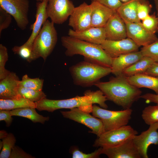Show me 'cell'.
Masks as SVG:
<instances>
[{
	"mask_svg": "<svg viewBox=\"0 0 158 158\" xmlns=\"http://www.w3.org/2000/svg\"><path fill=\"white\" fill-rule=\"evenodd\" d=\"M111 101L124 109L131 108L141 95L139 88L131 84L125 75L111 77L109 81L94 85Z\"/></svg>",
	"mask_w": 158,
	"mask_h": 158,
	"instance_id": "1",
	"label": "cell"
},
{
	"mask_svg": "<svg viewBox=\"0 0 158 158\" xmlns=\"http://www.w3.org/2000/svg\"><path fill=\"white\" fill-rule=\"evenodd\" d=\"M62 45L66 49L65 54L71 56L75 55L84 56L85 60L111 68L112 58L101 44H94L69 36L61 38Z\"/></svg>",
	"mask_w": 158,
	"mask_h": 158,
	"instance_id": "2",
	"label": "cell"
},
{
	"mask_svg": "<svg viewBox=\"0 0 158 158\" xmlns=\"http://www.w3.org/2000/svg\"><path fill=\"white\" fill-rule=\"evenodd\" d=\"M99 102V96L95 92L87 90L83 96H77L73 98L61 100L50 99L45 98L35 103L36 109L39 111L52 112L59 109H70L78 108L90 113L92 112L93 104H98Z\"/></svg>",
	"mask_w": 158,
	"mask_h": 158,
	"instance_id": "3",
	"label": "cell"
},
{
	"mask_svg": "<svg viewBox=\"0 0 158 158\" xmlns=\"http://www.w3.org/2000/svg\"><path fill=\"white\" fill-rule=\"evenodd\" d=\"M69 70L74 84L83 87L94 85L111 73V68L86 60L72 66Z\"/></svg>",
	"mask_w": 158,
	"mask_h": 158,
	"instance_id": "4",
	"label": "cell"
},
{
	"mask_svg": "<svg viewBox=\"0 0 158 158\" xmlns=\"http://www.w3.org/2000/svg\"><path fill=\"white\" fill-rule=\"evenodd\" d=\"M57 40V33L54 24L47 20L32 43L33 61L41 57L45 61L53 51Z\"/></svg>",
	"mask_w": 158,
	"mask_h": 158,
	"instance_id": "5",
	"label": "cell"
},
{
	"mask_svg": "<svg viewBox=\"0 0 158 158\" xmlns=\"http://www.w3.org/2000/svg\"><path fill=\"white\" fill-rule=\"evenodd\" d=\"M131 108L123 110L112 111L93 105L92 115L102 121L104 132L127 125L131 118Z\"/></svg>",
	"mask_w": 158,
	"mask_h": 158,
	"instance_id": "6",
	"label": "cell"
},
{
	"mask_svg": "<svg viewBox=\"0 0 158 158\" xmlns=\"http://www.w3.org/2000/svg\"><path fill=\"white\" fill-rule=\"evenodd\" d=\"M138 133L131 126L126 125L104 132L97 137L93 146L96 147L116 146L133 138Z\"/></svg>",
	"mask_w": 158,
	"mask_h": 158,
	"instance_id": "7",
	"label": "cell"
},
{
	"mask_svg": "<svg viewBox=\"0 0 158 158\" xmlns=\"http://www.w3.org/2000/svg\"><path fill=\"white\" fill-rule=\"evenodd\" d=\"M29 5L28 0H0V7L13 17L22 30L26 29L29 23Z\"/></svg>",
	"mask_w": 158,
	"mask_h": 158,
	"instance_id": "8",
	"label": "cell"
},
{
	"mask_svg": "<svg viewBox=\"0 0 158 158\" xmlns=\"http://www.w3.org/2000/svg\"><path fill=\"white\" fill-rule=\"evenodd\" d=\"M60 112L64 117L83 124L91 129L90 132L95 134L97 137L104 132L103 123L99 118L79 108Z\"/></svg>",
	"mask_w": 158,
	"mask_h": 158,
	"instance_id": "9",
	"label": "cell"
},
{
	"mask_svg": "<svg viewBox=\"0 0 158 158\" xmlns=\"http://www.w3.org/2000/svg\"><path fill=\"white\" fill-rule=\"evenodd\" d=\"M75 8L70 0H48L46 10L52 23L61 24L67 20Z\"/></svg>",
	"mask_w": 158,
	"mask_h": 158,
	"instance_id": "10",
	"label": "cell"
},
{
	"mask_svg": "<svg viewBox=\"0 0 158 158\" xmlns=\"http://www.w3.org/2000/svg\"><path fill=\"white\" fill-rule=\"evenodd\" d=\"M91 8L85 2L75 7L70 16L68 25L77 32L83 31L91 27Z\"/></svg>",
	"mask_w": 158,
	"mask_h": 158,
	"instance_id": "11",
	"label": "cell"
},
{
	"mask_svg": "<svg viewBox=\"0 0 158 158\" xmlns=\"http://www.w3.org/2000/svg\"><path fill=\"white\" fill-rule=\"evenodd\" d=\"M141 158H148L147 150L152 144L158 145V122L150 125L147 130L133 138Z\"/></svg>",
	"mask_w": 158,
	"mask_h": 158,
	"instance_id": "12",
	"label": "cell"
},
{
	"mask_svg": "<svg viewBox=\"0 0 158 158\" xmlns=\"http://www.w3.org/2000/svg\"><path fill=\"white\" fill-rule=\"evenodd\" d=\"M127 37L133 41L140 47L148 45L157 39L155 34L147 30L140 22L125 23Z\"/></svg>",
	"mask_w": 158,
	"mask_h": 158,
	"instance_id": "13",
	"label": "cell"
},
{
	"mask_svg": "<svg viewBox=\"0 0 158 158\" xmlns=\"http://www.w3.org/2000/svg\"><path fill=\"white\" fill-rule=\"evenodd\" d=\"M101 45L112 58L138 51L140 47L132 39L128 37L116 41L106 40Z\"/></svg>",
	"mask_w": 158,
	"mask_h": 158,
	"instance_id": "14",
	"label": "cell"
},
{
	"mask_svg": "<svg viewBox=\"0 0 158 158\" xmlns=\"http://www.w3.org/2000/svg\"><path fill=\"white\" fill-rule=\"evenodd\" d=\"M133 138L116 146L102 147V154L109 158H141Z\"/></svg>",
	"mask_w": 158,
	"mask_h": 158,
	"instance_id": "15",
	"label": "cell"
},
{
	"mask_svg": "<svg viewBox=\"0 0 158 158\" xmlns=\"http://www.w3.org/2000/svg\"><path fill=\"white\" fill-rule=\"evenodd\" d=\"M104 27L106 40L116 41L127 37L126 23L116 11L109 19Z\"/></svg>",
	"mask_w": 158,
	"mask_h": 158,
	"instance_id": "16",
	"label": "cell"
},
{
	"mask_svg": "<svg viewBox=\"0 0 158 158\" xmlns=\"http://www.w3.org/2000/svg\"><path fill=\"white\" fill-rule=\"evenodd\" d=\"M143 56L140 51L123 54L112 58L111 73L115 76L124 75L125 71Z\"/></svg>",
	"mask_w": 158,
	"mask_h": 158,
	"instance_id": "17",
	"label": "cell"
},
{
	"mask_svg": "<svg viewBox=\"0 0 158 158\" xmlns=\"http://www.w3.org/2000/svg\"><path fill=\"white\" fill-rule=\"evenodd\" d=\"M69 36L90 43L101 44L106 40L104 27H91L81 31H75L69 29Z\"/></svg>",
	"mask_w": 158,
	"mask_h": 158,
	"instance_id": "18",
	"label": "cell"
},
{
	"mask_svg": "<svg viewBox=\"0 0 158 158\" xmlns=\"http://www.w3.org/2000/svg\"><path fill=\"white\" fill-rule=\"evenodd\" d=\"M20 80L16 73L11 72L0 80V98L17 99L21 97L18 91Z\"/></svg>",
	"mask_w": 158,
	"mask_h": 158,
	"instance_id": "19",
	"label": "cell"
},
{
	"mask_svg": "<svg viewBox=\"0 0 158 158\" xmlns=\"http://www.w3.org/2000/svg\"><path fill=\"white\" fill-rule=\"evenodd\" d=\"M48 0H43L42 2H37L36 4L35 20L30 26L32 30L31 34L27 41L24 44L32 46L35 38L40 30L43 25L47 20L48 17L46 8Z\"/></svg>",
	"mask_w": 158,
	"mask_h": 158,
	"instance_id": "20",
	"label": "cell"
},
{
	"mask_svg": "<svg viewBox=\"0 0 158 158\" xmlns=\"http://www.w3.org/2000/svg\"><path fill=\"white\" fill-rule=\"evenodd\" d=\"M91 27H103L110 18L116 11L96 2H92Z\"/></svg>",
	"mask_w": 158,
	"mask_h": 158,
	"instance_id": "21",
	"label": "cell"
},
{
	"mask_svg": "<svg viewBox=\"0 0 158 158\" xmlns=\"http://www.w3.org/2000/svg\"><path fill=\"white\" fill-rule=\"evenodd\" d=\"M128 81L139 88L144 87L151 89L158 95V77L145 74L126 76Z\"/></svg>",
	"mask_w": 158,
	"mask_h": 158,
	"instance_id": "22",
	"label": "cell"
},
{
	"mask_svg": "<svg viewBox=\"0 0 158 158\" xmlns=\"http://www.w3.org/2000/svg\"><path fill=\"white\" fill-rule=\"evenodd\" d=\"M139 0H132L122 3L116 12L125 23L140 22L137 15Z\"/></svg>",
	"mask_w": 158,
	"mask_h": 158,
	"instance_id": "23",
	"label": "cell"
},
{
	"mask_svg": "<svg viewBox=\"0 0 158 158\" xmlns=\"http://www.w3.org/2000/svg\"><path fill=\"white\" fill-rule=\"evenodd\" d=\"M36 108L25 107L10 110L12 116H17L27 118L34 123H40L44 124L49 119L48 116L45 117L38 114L36 111Z\"/></svg>",
	"mask_w": 158,
	"mask_h": 158,
	"instance_id": "24",
	"label": "cell"
},
{
	"mask_svg": "<svg viewBox=\"0 0 158 158\" xmlns=\"http://www.w3.org/2000/svg\"><path fill=\"white\" fill-rule=\"evenodd\" d=\"M25 107L36 108V103L23 97L17 99H0V109L11 110Z\"/></svg>",
	"mask_w": 158,
	"mask_h": 158,
	"instance_id": "25",
	"label": "cell"
},
{
	"mask_svg": "<svg viewBox=\"0 0 158 158\" xmlns=\"http://www.w3.org/2000/svg\"><path fill=\"white\" fill-rule=\"evenodd\" d=\"M154 61L149 57L143 56L126 69L123 73L126 76L144 74Z\"/></svg>",
	"mask_w": 158,
	"mask_h": 158,
	"instance_id": "26",
	"label": "cell"
},
{
	"mask_svg": "<svg viewBox=\"0 0 158 158\" xmlns=\"http://www.w3.org/2000/svg\"><path fill=\"white\" fill-rule=\"evenodd\" d=\"M18 91L21 97L31 102H35L46 98V95L42 91L19 86Z\"/></svg>",
	"mask_w": 158,
	"mask_h": 158,
	"instance_id": "27",
	"label": "cell"
},
{
	"mask_svg": "<svg viewBox=\"0 0 158 158\" xmlns=\"http://www.w3.org/2000/svg\"><path fill=\"white\" fill-rule=\"evenodd\" d=\"M141 116L147 125L158 122V104L145 107L142 111Z\"/></svg>",
	"mask_w": 158,
	"mask_h": 158,
	"instance_id": "28",
	"label": "cell"
},
{
	"mask_svg": "<svg viewBox=\"0 0 158 158\" xmlns=\"http://www.w3.org/2000/svg\"><path fill=\"white\" fill-rule=\"evenodd\" d=\"M44 82V79L37 78H31L27 74L24 75L19 83V86L42 91Z\"/></svg>",
	"mask_w": 158,
	"mask_h": 158,
	"instance_id": "29",
	"label": "cell"
},
{
	"mask_svg": "<svg viewBox=\"0 0 158 158\" xmlns=\"http://www.w3.org/2000/svg\"><path fill=\"white\" fill-rule=\"evenodd\" d=\"M3 147L0 154V158H9L12 150L15 146L16 140L14 135L8 133L5 138L2 139Z\"/></svg>",
	"mask_w": 158,
	"mask_h": 158,
	"instance_id": "30",
	"label": "cell"
},
{
	"mask_svg": "<svg viewBox=\"0 0 158 158\" xmlns=\"http://www.w3.org/2000/svg\"><path fill=\"white\" fill-rule=\"evenodd\" d=\"M12 50L14 54L18 55L28 62L30 63L33 61L32 46L23 44L20 46H14Z\"/></svg>",
	"mask_w": 158,
	"mask_h": 158,
	"instance_id": "31",
	"label": "cell"
},
{
	"mask_svg": "<svg viewBox=\"0 0 158 158\" xmlns=\"http://www.w3.org/2000/svg\"><path fill=\"white\" fill-rule=\"evenodd\" d=\"M143 56L158 62V38L154 42L146 46L143 47L140 50Z\"/></svg>",
	"mask_w": 158,
	"mask_h": 158,
	"instance_id": "32",
	"label": "cell"
},
{
	"mask_svg": "<svg viewBox=\"0 0 158 158\" xmlns=\"http://www.w3.org/2000/svg\"><path fill=\"white\" fill-rule=\"evenodd\" d=\"M8 58L6 47L2 44H0V80L7 76L11 72L5 67Z\"/></svg>",
	"mask_w": 158,
	"mask_h": 158,
	"instance_id": "33",
	"label": "cell"
},
{
	"mask_svg": "<svg viewBox=\"0 0 158 158\" xmlns=\"http://www.w3.org/2000/svg\"><path fill=\"white\" fill-rule=\"evenodd\" d=\"M152 6L147 0H139L137 6V15L139 19L142 20L150 12Z\"/></svg>",
	"mask_w": 158,
	"mask_h": 158,
	"instance_id": "34",
	"label": "cell"
},
{
	"mask_svg": "<svg viewBox=\"0 0 158 158\" xmlns=\"http://www.w3.org/2000/svg\"><path fill=\"white\" fill-rule=\"evenodd\" d=\"M141 23L143 26L149 32L154 34L157 32L158 18L155 13L149 15L142 20Z\"/></svg>",
	"mask_w": 158,
	"mask_h": 158,
	"instance_id": "35",
	"label": "cell"
},
{
	"mask_svg": "<svg viewBox=\"0 0 158 158\" xmlns=\"http://www.w3.org/2000/svg\"><path fill=\"white\" fill-rule=\"evenodd\" d=\"M102 147H99L94 152L86 154L78 149H74L72 151L73 158H97L102 154Z\"/></svg>",
	"mask_w": 158,
	"mask_h": 158,
	"instance_id": "36",
	"label": "cell"
},
{
	"mask_svg": "<svg viewBox=\"0 0 158 158\" xmlns=\"http://www.w3.org/2000/svg\"><path fill=\"white\" fill-rule=\"evenodd\" d=\"M11 16L0 7V36L2 31L8 28L12 20Z\"/></svg>",
	"mask_w": 158,
	"mask_h": 158,
	"instance_id": "37",
	"label": "cell"
},
{
	"mask_svg": "<svg viewBox=\"0 0 158 158\" xmlns=\"http://www.w3.org/2000/svg\"><path fill=\"white\" fill-rule=\"evenodd\" d=\"M90 0L91 2H97L107 7L116 11L122 4L120 0Z\"/></svg>",
	"mask_w": 158,
	"mask_h": 158,
	"instance_id": "38",
	"label": "cell"
},
{
	"mask_svg": "<svg viewBox=\"0 0 158 158\" xmlns=\"http://www.w3.org/2000/svg\"><path fill=\"white\" fill-rule=\"evenodd\" d=\"M35 157L25 152L18 146L13 148L10 158H33Z\"/></svg>",
	"mask_w": 158,
	"mask_h": 158,
	"instance_id": "39",
	"label": "cell"
},
{
	"mask_svg": "<svg viewBox=\"0 0 158 158\" xmlns=\"http://www.w3.org/2000/svg\"><path fill=\"white\" fill-rule=\"evenodd\" d=\"M10 113V110L0 109V121H4L6 126L9 127L10 126L13 120Z\"/></svg>",
	"mask_w": 158,
	"mask_h": 158,
	"instance_id": "40",
	"label": "cell"
},
{
	"mask_svg": "<svg viewBox=\"0 0 158 158\" xmlns=\"http://www.w3.org/2000/svg\"><path fill=\"white\" fill-rule=\"evenodd\" d=\"M140 98L145 100L147 103L152 102L158 104V95L147 93L141 95Z\"/></svg>",
	"mask_w": 158,
	"mask_h": 158,
	"instance_id": "41",
	"label": "cell"
},
{
	"mask_svg": "<svg viewBox=\"0 0 158 158\" xmlns=\"http://www.w3.org/2000/svg\"><path fill=\"white\" fill-rule=\"evenodd\" d=\"M158 77V62H154L144 73Z\"/></svg>",
	"mask_w": 158,
	"mask_h": 158,
	"instance_id": "42",
	"label": "cell"
},
{
	"mask_svg": "<svg viewBox=\"0 0 158 158\" xmlns=\"http://www.w3.org/2000/svg\"><path fill=\"white\" fill-rule=\"evenodd\" d=\"M8 133L4 130H1L0 131V139H2L3 138L6 137Z\"/></svg>",
	"mask_w": 158,
	"mask_h": 158,
	"instance_id": "43",
	"label": "cell"
},
{
	"mask_svg": "<svg viewBox=\"0 0 158 158\" xmlns=\"http://www.w3.org/2000/svg\"><path fill=\"white\" fill-rule=\"evenodd\" d=\"M153 1L157 11V15H158V0H153Z\"/></svg>",
	"mask_w": 158,
	"mask_h": 158,
	"instance_id": "44",
	"label": "cell"
},
{
	"mask_svg": "<svg viewBox=\"0 0 158 158\" xmlns=\"http://www.w3.org/2000/svg\"><path fill=\"white\" fill-rule=\"evenodd\" d=\"M3 146V143L2 141H0V150L2 149Z\"/></svg>",
	"mask_w": 158,
	"mask_h": 158,
	"instance_id": "45",
	"label": "cell"
},
{
	"mask_svg": "<svg viewBox=\"0 0 158 158\" xmlns=\"http://www.w3.org/2000/svg\"><path fill=\"white\" fill-rule=\"evenodd\" d=\"M131 0H120V1L122 3H126Z\"/></svg>",
	"mask_w": 158,
	"mask_h": 158,
	"instance_id": "46",
	"label": "cell"
},
{
	"mask_svg": "<svg viewBox=\"0 0 158 158\" xmlns=\"http://www.w3.org/2000/svg\"><path fill=\"white\" fill-rule=\"evenodd\" d=\"M43 0H36L37 2H42L43 1Z\"/></svg>",
	"mask_w": 158,
	"mask_h": 158,
	"instance_id": "47",
	"label": "cell"
},
{
	"mask_svg": "<svg viewBox=\"0 0 158 158\" xmlns=\"http://www.w3.org/2000/svg\"><path fill=\"white\" fill-rule=\"evenodd\" d=\"M157 17L158 18V15H157ZM157 32H158V27H157Z\"/></svg>",
	"mask_w": 158,
	"mask_h": 158,
	"instance_id": "48",
	"label": "cell"
}]
</instances>
